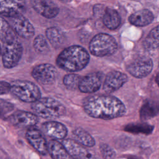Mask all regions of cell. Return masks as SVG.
<instances>
[{"label": "cell", "mask_w": 159, "mask_h": 159, "mask_svg": "<svg viewBox=\"0 0 159 159\" xmlns=\"http://www.w3.org/2000/svg\"><path fill=\"white\" fill-rule=\"evenodd\" d=\"M83 109L89 116L105 120L120 117L125 112V107L121 101L104 94L86 98L83 101Z\"/></svg>", "instance_id": "cell-1"}, {"label": "cell", "mask_w": 159, "mask_h": 159, "mask_svg": "<svg viewBox=\"0 0 159 159\" xmlns=\"http://www.w3.org/2000/svg\"><path fill=\"white\" fill-rule=\"evenodd\" d=\"M89 55L85 48L73 45L65 48L57 58V65L63 70L75 72L81 70L89 63Z\"/></svg>", "instance_id": "cell-2"}, {"label": "cell", "mask_w": 159, "mask_h": 159, "mask_svg": "<svg viewBox=\"0 0 159 159\" xmlns=\"http://www.w3.org/2000/svg\"><path fill=\"white\" fill-rule=\"evenodd\" d=\"M32 109L39 117L44 119H56L63 116L65 107L57 100L51 98H40L32 102Z\"/></svg>", "instance_id": "cell-3"}, {"label": "cell", "mask_w": 159, "mask_h": 159, "mask_svg": "<svg viewBox=\"0 0 159 159\" xmlns=\"http://www.w3.org/2000/svg\"><path fill=\"white\" fill-rule=\"evenodd\" d=\"M89 49L92 55L101 57L113 54L117 49V43L112 36L101 33L91 40Z\"/></svg>", "instance_id": "cell-4"}, {"label": "cell", "mask_w": 159, "mask_h": 159, "mask_svg": "<svg viewBox=\"0 0 159 159\" xmlns=\"http://www.w3.org/2000/svg\"><path fill=\"white\" fill-rule=\"evenodd\" d=\"M2 60L5 68L16 66L22 55V46L17 35L2 42Z\"/></svg>", "instance_id": "cell-5"}, {"label": "cell", "mask_w": 159, "mask_h": 159, "mask_svg": "<svg viewBox=\"0 0 159 159\" xmlns=\"http://www.w3.org/2000/svg\"><path fill=\"white\" fill-rule=\"evenodd\" d=\"M11 92L18 99L28 102H34L41 97L40 89L29 81L16 80L11 83Z\"/></svg>", "instance_id": "cell-6"}, {"label": "cell", "mask_w": 159, "mask_h": 159, "mask_svg": "<svg viewBox=\"0 0 159 159\" xmlns=\"http://www.w3.org/2000/svg\"><path fill=\"white\" fill-rule=\"evenodd\" d=\"M8 23L13 30L21 37L29 39L34 35V28L29 20L22 14L7 17Z\"/></svg>", "instance_id": "cell-7"}, {"label": "cell", "mask_w": 159, "mask_h": 159, "mask_svg": "<svg viewBox=\"0 0 159 159\" xmlns=\"http://www.w3.org/2000/svg\"><path fill=\"white\" fill-rule=\"evenodd\" d=\"M33 78L43 85L52 84L57 76L56 68L49 63L39 65L34 68L32 71Z\"/></svg>", "instance_id": "cell-8"}, {"label": "cell", "mask_w": 159, "mask_h": 159, "mask_svg": "<svg viewBox=\"0 0 159 159\" xmlns=\"http://www.w3.org/2000/svg\"><path fill=\"white\" fill-rule=\"evenodd\" d=\"M153 68V62L150 58L147 57H139L127 66V71L135 78H143L150 74Z\"/></svg>", "instance_id": "cell-9"}, {"label": "cell", "mask_w": 159, "mask_h": 159, "mask_svg": "<svg viewBox=\"0 0 159 159\" xmlns=\"http://www.w3.org/2000/svg\"><path fill=\"white\" fill-rule=\"evenodd\" d=\"M7 119L13 125L18 127H32L39 120L35 113L24 111L14 112Z\"/></svg>", "instance_id": "cell-10"}, {"label": "cell", "mask_w": 159, "mask_h": 159, "mask_svg": "<svg viewBox=\"0 0 159 159\" xmlns=\"http://www.w3.org/2000/svg\"><path fill=\"white\" fill-rule=\"evenodd\" d=\"M101 72L91 73L81 78L78 89L83 93H91L97 91L101 87L103 80Z\"/></svg>", "instance_id": "cell-11"}, {"label": "cell", "mask_w": 159, "mask_h": 159, "mask_svg": "<svg viewBox=\"0 0 159 159\" xmlns=\"http://www.w3.org/2000/svg\"><path fill=\"white\" fill-rule=\"evenodd\" d=\"M25 137L29 143L41 155L48 153V143L42 133L38 129L30 127L26 132Z\"/></svg>", "instance_id": "cell-12"}, {"label": "cell", "mask_w": 159, "mask_h": 159, "mask_svg": "<svg viewBox=\"0 0 159 159\" xmlns=\"http://www.w3.org/2000/svg\"><path fill=\"white\" fill-rule=\"evenodd\" d=\"M34 9L43 17L52 19L59 12L58 7L50 0H30Z\"/></svg>", "instance_id": "cell-13"}, {"label": "cell", "mask_w": 159, "mask_h": 159, "mask_svg": "<svg viewBox=\"0 0 159 159\" xmlns=\"http://www.w3.org/2000/svg\"><path fill=\"white\" fill-rule=\"evenodd\" d=\"M127 76L118 71L109 72L106 76L103 89L107 93L114 92L119 89L127 81Z\"/></svg>", "instance_id": "cell-14"}, {"label": "cell", "mask_w": 159, "mask_h": 159, "mask_svg": "<svg viewBox=\"0 0 159 159\" xmlns=\"http://www.w3.org/2000/svg\"><path fill=\"white\" fill-rule=\"evenodd\" d=\"M25 8L24 0H0V14L7 17L22 14Z\"/></svg>", "instance_id": "cell-15"}, {"label": "cell", "mask_w": 159, "mask_h": 159, "mask_svg": "<svg viewBox=\"0 0 159 159\" xmlns=\"http://www.w3.org/2000/svg\"><path fill=\"white\" fill-rule=\"evenodd\" d=\"M62 144L73 159H89L91 157L88 151L76 140L65 139Z\"/></svg>", "instance_id": "cell-16"}, {"label": "cell", "mask_w": 159, "mask_h": 159, "mask_svg": "<svg viewBox=\"0 0 159 159\" xmlns=\"http://www.w3.org/2000/svg\"><path fill=\"white\" fill-rule=\"evenodd\" d=\"M42 127L43 132L47 135L55 139H63L68 133L66 127L58 122H47L43 123Z\"/></svg>", "instance_id": "cell-17"}, {"label": "cell", "mask_w": 159, "mask_h": 159, "mask_svg": "<svg viewBox=\"0 0 159 159\" xmlns=\"http://www.w3.org/2000/svg\"><path fill=\"white\" fill-rule=\"evenodd\" d=\"M153 19V13L147 9L138 11L132 14L129 17L130 23L138 27L146 26L152 23Z\"/></svg>", "instance_id": "cell-18"}, {"label": "cell", "mask_w": 159, "mask_h": 159, "mask_svg": "<svg viewBox=\"0 0 159 159\" xmlns=\"http://www.w3.org/2000/svg\"><path fill=\"white\" fill-rule=\"evenodd\" d=\"M48 152L52 159H71V156L62 143L53 140L48 143Z\"/></svg>", "instance_id": "cell-19"}, {"label": "cell", "mask_w": 159, "mask_h": 159, "mask_svg": "<svg viewBox=\"0 0 159 159\" xmlns=\"http://www.w3.org/2000/svg\"><path fill=\"white\" fill-rule=\"evenodd\" d=\"M102 22L107 28L114 30L119 26L120 17L117 11L111 8H106L102 15Z\"/></svg>", "instance_id": "cell-20"}, {"label": "cell", "mask_w": 159, "mask_h": 159, "mask_svg": "<svg viewBox=\"0 0 159 159\" xmlns=\"http://www.w3.org/2000/svg\"><path fill=\"white\" fill-rule=\"evenodd\" d=\"M46 37L51 45L55 48L63 45L66 41V37L63 32L57 27H50L46 30Z\"/></svg>", "instance_id": "cell-21"}, {"label": "cell", "mask_w": 159, "mask_h": 159, "mask_svg": "<svg viewBox=\"0 0 159 159\" xmlns=\"http://www.w3.org/2000/svg\"><path fill=\"white\" fill-rule=\"evenodd\" d=\"M159 114V104L153 101L145 102L140 110V117L142 120H147Z\"/></svg>", "instance_id": "cell-22"}, {"label": "cell", "mask_w": 159, "mask_h": 159, "mask_svg": "<svg viewBox=\"0 0 159 159\" xmlns=\"http://www.w3.org/2000/svg\"><path fill=\"white\" fill-rule=\"evenodd\" d=\"M73 136L76 142L84 147H91L95 144V141L93 137L81 127L76 128L73 131Z\"/></svg>", "instance_id": "cell-23"}, {"label": "cell", "mask_w": 159, "mask_h": 159, "mask_svg": "<svg viewBox=\"0 0 159 159\" xmlns=\"http://www.w3.org/2000/svg\"><path fill=\"white\" fill-rule=\"evenodd\" d=\"M143 46L148 50H154L159 47V25L149 32L143 41Z\"/></svg>", "instance_id": "cell-24"}, {"label": "cell", "mask_w": 159, "mask_h": 159, "mask_svg": "<svg viewBox=\"0 0 159 159\" xmlns=\"http://www.w3.org/2000/svg\"><path fill=\"white\" fill-rule=\"evenodd\" d=\"M153 130V126L147 124L146 123H140V124H130L125 126V130L134 133V134H149L152 133Z\"/></svg>", "instance_id": "cell-25"}, {"label": "cell", "mask_w": 159, "mask_h": 159, "mask_svg": "<svg viewBox=\"0 0 159 159\" xmlns=\"http://www.w3.org/2000/svg\"><path fill=\"white\" fill-rule=\"evenodd\" d=\"M16 36V32L11 28L7 20L0 16V39L2 42Z\"/></svg>", "instance_id": "cell-26"}, {"label": "cell", "mask_w": 159, "mask_h": 159, "mask_svg": "<svg viewBox=\"0 0 159 159\" xmlns=\"http://www.w3.org/2000/svg\"><path fill=\"white\" fill-rule=\"evenodd\" d=\"M33 45L34 49L39 53L45 54L50 50L47 40L42 35H39L35 38Z\"/></svg>", "instance_id": "cell-27"}, {"label": "cell", "mask_w": 159, "mask_h": 159, "mask_svg": "<svg viewBox=\"0 0 159 159\" xmlns=\"http://www.w3.org/2000/svg\"><path fill=\"white\" fill-rule=\"evenodd\" d=\"M81 77L75 73H70L65 75L63 78V81L65 86L70 89H75L78 88L79 84Z\"/></svg>", "instance_id": "cell-28"}, {"label": "cell", "mask_w": 159, "mask_h": 159, "mask_svg": "<svg viewBox=\"0 0 159 159\" xmlns=\"http://www.w3.org/2000/svg\"><path fill=\"white\" fill-rule=\"evenodd\" d=\"M14 105L9 101L0 98V117L6 119L13 113Z\"/></svg>", "instance_id": "cell-29"}, {"label": "cell", "mask_w": 159, "mask_h": 159, "mask_svg": "<svg viewBox=\"0 0 159 159\" xmlns=\"http://www.w3.org/2000/svg\"><path fill=\"white\" fill-rule=\"evenodd\" d=\"M100 150L104 159H112L115 157L116 153L107 144H101Z\"/></svg>", "instance_id": "cell-30"}, {"label": "cell", "mask_w": 159, "mask_h": 159, "mask_svg": "<svg viewBox=\"0 0 159 159\" xmlns=\"http://www.w3.org/2000/svg\"><path fill=\"white\" fill-rule=\"evenodd\" d=\"M11 91V84L6 81H0V94H3Z\"/></svg>", "instance_id": "cell-31"}, {"label": "cell", "mask_w": 159, "mask_h": 159, "mask_svg": "<svg viewBox=\"0 0 159 159\" xmlns=\"http://www.w3.org/2000/svg\"><path fill=\"white\" fill-rule=\"evenodd\" d=\"M155 80H156V82H157V84H158V86H159V74L157 76Z\"/></svg>", "instance_id": "cell-32"}, {"label": "cell", "mask_w": 159, "mask_h": 159, "mask_svg": "<svg viewBox=\"0 0 159 159\" xmlns=\"http://www.w3.org/2000/svg\"><path fill=\"white\" fill-rule=\"evenodd\" d=\"M129 159H139V158H137L136 157H134V156H132V157H129Z\"/></svg>", "instance_id": "cell-33"}, {"label": "cell", "mask_w": 159, "mask_h": 159, "mask_svg": "<svg viewBox=\"0 0 159 159\" xmlns=\"http://www.w3.org/2000/svg\"><path fill=\"white\" fill-rule=\"evenodd\" d=\"M1 52H2V50H1V46H0V55H1Z\"/></svg>", "instance_id": "cell-34"}, {"label": "cell", "mask_w": 159, "mask_h": 159, "mask_svg": "<svg viewBox=\"0 0 159 159\" xmlns=\"http://www.w3.org/2000/svg\"><path fill=\"white\" fill-rule=\"evenodd\" d=\"M60 1H66V0H60Z\"/></svg>", "instance_id": "cell-35"}, {"label": "cell", "mask_w": 159, "mask_h": 159, "mask_svg": "<svg viewBox=\"0 0 159 159\" xmlns=\"http://www.w3.org/2000/svg\"><path fill=\"white\" fill-rule=\"evenodd\" d=\"M158 67H159V63H158Z\"/></svg>", "instance_id": "cell-36"}]
</instances>
